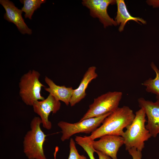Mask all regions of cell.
<instances>
[{"label": "cell", "instance_id": "obj_12", "mask_svg": "<svg viewBox=\"0 0 159 159\" xmlns=\"http://www.w3.org/2000/svg\"><path fill=\"white\" fill-rule=\"evenodd\" d=\"M96 67L94 66L89 67L84 74L79 87L73 90L69 103L71 107L75 105L86 96L85 91L89 84L98 76L96 72Z\"/></svg>", "mask_w": 159, "mask_h": 159}, {"label": "cell", "instance_id": "obj_10", "mask_svg": "<svg viewBox=\"0 0 159 159\" xmlns=\"http://www.w3.org/2000/svg\"><path fill=\"white\" fill-rule=\"evenodd\" d=\"M100 138L98 140L93 141V146L95 149L112 159H118L117 152L124 143L123 138L120 136L107 135Z\"/></svg>", "mask_w": 159, "mask_h": 159}, {"label": "cell", "instance_id": "obj_15", "mask_svg": "<svg viewBox=\"0 0 159 159\" xmlns=\"http://www.w3.org/2000/svg\"><path fill=\"white\" fill-rule=\"evenodd\" d=\"M150 66L156 73V77L154 79L150 78L146 80L142 85L146 87L147 92L156 95L157 99L159 100V70L153 62Z\"/></svg>", "mask_w": 159, "mask_h": 159}, {"label": "cell", "instance_id": "obj_19", "mask_svg": "<svg viewBox=\"0 0 159 159\" xmlns=\"http://www.w3.org/2000/svg\"><path fill=\"white\" fill-rule=\"evenodd\" d=\"M127 151L132 159H142V151L135 148H131Z\"/></svg>", "mask_w": 159, "mask_h": 159}, {"label": "cell", "instance_id": "obj_11", "mask_svg": "<svg viewBox=\"0 0 159 159\" xmlns=\"http://www.w3.org/2000/svg\"><path fill=\"white\" fill-rule=\"evenodd\" d=\"M0 3L6 11L4 15V19L14 24L22 34H32V30L28 28L22 16L21 10L18 9L13 2L9 0H0Z\"/></svg>", "mask_w": 159, "mask_h": 159}, {"label": "cell", "instance_id": "obj_9", "mask_svg": "<svg viewBox=\"0 0 159 159\" xmlns=\"http://www.w3.org/2000/svg\"><path fill=\"white\" fill-rule=\"evenodd\" d=\"M138 101L140 107L144 110L147 117L146 129L152 137H156L159 133V100L153 102L141 97Z\"/></svg>", "mask_w": 159, "mask_h": 159}, {"label": "cell", "instance_id": "obj_2", "mask_svg": "<svg viewBox=\"0 0 159 159\" xmlns=\"http://www.w3.org/2000/svg\"><path fill=\"white\" fill-rule=\"evenodd\" d=\"M135 114L133 120L126 128L122 136L126 150L135 148L142 151L145 147V142L152 136L146 127V116L144 110L140 108Z\"/></svg>", "mask_w": 159, "mask_h": 159}, {"label": "cell", "instance_id": "obj_1", "mask_svg": "<svg viewBox=\"0 0 159 159\" xmlns=\"http://www.w3.org/2000/svg\"><path fill=\"white\" fill-rule=\"evenodd\" d=\"M135 116L128 106L118 107L104 119L101 125L90 136L93 140L107 135L122 136L124 129L132 122Z\"/></svg>", "mask_w": 159, "mask_h": 159}, {"label": "cell", "instance_id": "obj_4", "mask_svg": "<svg viewBox=\"0 0 159 159\" xmlns=\"http://www.w3.org/2000/svg\"><path fill=\"white\" fill-rule=\"evenodd\" d=\"M40 73L34 70H30L21 77L19 82V95L26 105L32 106L37 101L45 98L41 94L42 88L45 86L39 81Z\"/></svg>", "mask_w": 159, "mask_h": 159}, {"label": "cell", "instance_id": "obj_18", "mask_svg": "<svg viewBox=\"0 0 159 159\" xmlns=\"http://www.w3.org/2000/svg\"><path fill=\"white\" fill-rule=\"evenodd\" d=\"M69 153L68 159H88L85 156L80 155L76 147L75 143L72 138H71L69 144Z\"/></svg>", "mask_w": 159, "mask_h": 159}, {"label": "cell", "instance_id": "obj_5", "mask_svg": "<svg viewBox=\"0 0 159 159\" xmlns=\"http://www.w3.org/2000/svg\"><path fill=\"white\" fill-rule=\"evenodd\" d=\"M122 95L120 92H109L94 99L80 121L112 112L119 107Z\"/></svg>", "mask_w": 159, "mask_h": 159}, {"label": "cell", "instance_id": "obj_22", "mask_svg": "<svg viewBox=\"0 0 159 159\" xmlns=\"http://www.w3.org/2000/svg\"><path fill=\"white\" fill-rule=\"evenodd\" d=\"M59 149V148L58 147V146L56 147L55 149V151L54 153V159H56L57 154V152L58 151Z\"/></svg>", "mask_w": 159, "mask_h": 159}, {"label": "cell", "instance_id": "obj_7", "mask_svg": "<svg viewBox=\"0 0 159 159\" xmlns=\"http://www.w3.org/2000/svg\"><path fill=\"white\" fill-rule=\"evenodd\" d=\"M82 3L89 9L90 15L94 18H98L105 28L117 25L115 20L109 16L107 12L109 5L116 4V0H83Z\"/></svg>", "mask_w": 159, "mask_h": 159}, {"label": "cell", "instance_id": "obj_16", "mask_svg": "<svg viewBox=\"0 0 159 159\" xmlns=\"http://www.w3.org/2000/svg\"><path fill=\"white\" fill-rule=\"evenodd\" d=\"M20 2L23 4L24 6L21 10L25 13V18L32 19V16L34 11L40 7L41 5L45 3L46 0H21Z\"/></svg>", "mask_w": 159, "mask_h": 159}, {"label": "cell", "instance_id": "obj_6", "mask_svg": "<svg viewBox=\"0 0 159 159\" xmlns=\"http://www.w3.org/2000/svg\"><path fill=\"white\" fill-rule=\"evenodd\" d=\"M111 113L89 118L74 123L59 121L57 125L61 130V140L64 141L68 140L72 136L77 133H91L101 125L104 119Z\"/></svg>", "mask_w": 159, "mask_h": 159}, {"label": "cell", "instance_id": "obj_3", "mask_svg": "<svg viewBox=\"0 0 159 159\" xmlns=\"http://www.w3.org/2000/svg\"><path fill=\"white\" fill-rule=\"evenodd\" d=\"M41 124L39 117H34L31 122L30 130L24 137L23 150L29 159H47L43 150L47 135L41 128Z\"/></svg>", "mask_w": 159, "mask_h": 159}, {"label": "cell", "instance_id": "obj_21", "mask_svg": "<svg viewBox=\"0 0 159 159\" xmlns=\"http://www.w3.org/2000/svg\"><path fill=\"white\" fill-rule=\"evenodd\" d=\"M150 4L152 5L154 7H159V0H152L151 1Z\"/></svg>", "mask_w": 159, "mask_h": 159}, {"label": "cell", "instance_id": "obj_8", "mask_svg": "<svg viewBox=\"0 0 159 159\" xmlns=\"http://www.w3.org/2000/svg\"><path fill=\"white\" fill-rule=\"evenodd\" d=\"M61 105L60 101L50 94L44 100L37 101L34 103V111L39 116L44 128L47 130L51 129L52 124L49 120V116L51 112L56 113L60 109Z\"/></svg>", "mask_w": 159, "mask_h": 159}, {"label": "cell", "instance_id": "obj_13", "mask_svg": "<svg viewBox=\"0 0 159 159\" xmlns=\"http://www.w3.org/2000/svg\"><path fill=\"white\" fill-rule=\"evenodd\" d=\"M45 82L49 86L44 90L53 96L57 100L63 102L68 106L72 97L73 89L71 87H67L65 86L56 85L50 79L45 76Z\"/></svg>", "mask_w": 159, "mask_h": 159}, {"label": "cell", "instance_id": "obj_20", "mask_svg": "<svg viewBox=\"0 0 159 159\" xmlns=\"http://www.w3.org/2000/svg\"><path fill=\"white\" fill-rule=\"evenodd\" d=\"M95 152L97 154L99 159H112L109 156L103 154L98 151L96 150Z\"/></svg>", "mask_w": 159, "mask_h": 159}, {"label": "cell", "instance_id": "obj_14", "mask_svg": "<svg viewBox=\"0 0 159 159\" xmlns=\"http://www.w3.org/2000/svg\"><path fill=\"white\" fill-rule=\"evenodd\" d=\"M116 2L117 11L115 21L117 25H120L118 29L120 32L123 30L126 24L130 20H133L139 24H140L139 22L144 24H146V21L142 18L134 17L130 14L124 0H117Z\"/></svg>", "mask_w": 159, "mask_h": 159}, {"label": "cell", "instance_id": "obj_17", "mask_svg": "<svg viewBox=\"0 0 159 159\" xmlns=\"http://www.w3.org/2000/svg\"><path fill=\"white\" fill-rule=\"evenodd\" d=\"M93 140L89 136H84L80 138L77 142L85 151L90 159H96L94 155L96 150L93 146Z\"/></svg>", "mask_w": 159, "mask_h": 159}]
</instances>
